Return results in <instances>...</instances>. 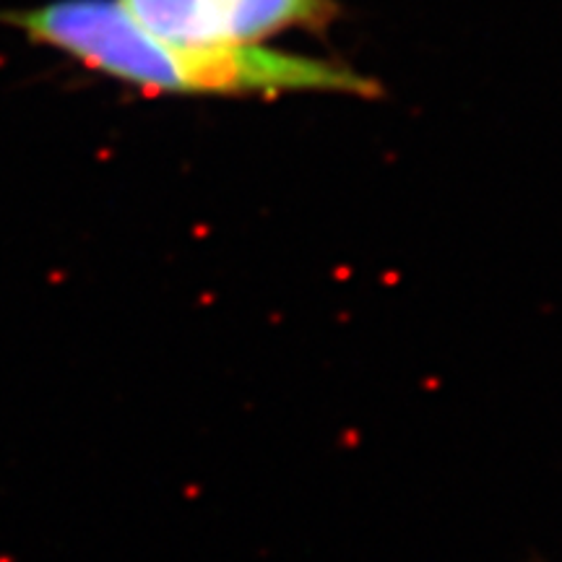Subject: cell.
Here are the masks:
<instances>
[{"mask_svg": "<svg viewBox=\"0 0 562 562\" xmlns=\"http://www.w3.org/2000/svg\"><path fill=\"white\" fill-rule=\"evenodd\" d=\"M37 45L53 47L97 74L161 94H313L375 97L378 81L311 55L237 45L182 53L133 21L117 0H53L5 16Z\"/></svg>", "mask_w": 562, "mask_h": 562, "instance_id": "cell-1", "label": "cell"}, {"mask_svg": "<svg viewBox=\"0 0 562 562\" xmlns=\"http://www.w3.org/2000/svg\"><path fill=\"white\" fill-rule=\"evenodd\" d=\"M144 32L182 53L237 47L229 37L222 0H117Z\"/></svg>", "mask_w": 562, "mask_h": 562, "instance_id": "cell-2", "label": "cell"}, {"mask_svg": "<svg viewBox=\"0 0 562 562\" xmlns=\"http://www.w3.org/2000/svg\"><path fill=\"white\" fill-rule=\"evenodd\" d=\"M235 45H261L286 30H321L336 16L334 0H222Z\"/></svg>", "mask_w": 562, "mask_h": 562, "instance_id": "cell-3", "label": "cell"}]
</instances>
